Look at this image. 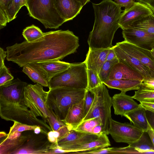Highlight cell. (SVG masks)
<instances>
[{
  "instance_id": "7",
  "label": "cell",
  "mask_w": 154,
  "mask_h": 154,
  "mask_svg": "<svg viewBox=\"0 0 154 154\" xmlns=\"http://www.w3.org/2000/svg\"><path fill=\"white\" fill-rule=\"evenodd\" d=\"M87 70L84 61L72 63L67 69L56 75L49 81V89L64 87L87 89Z\"/></svg>"
},
{
  "instance_id": "55",
  "label": "cell",
  "mask_w": 154,
  "mask_h": 154,
  "mask_svg": "<svg viewBox=\"0 0 154 154\" xmlns=\"http://www.w3.org/2000/svg\"><path fill=\"white\" fill-rule=\"evenodd\" d=\"M84 6L90 1V0H76Z\"/></svg>"
},
{
  "instance_id": "56",
  "label": "cell",
  "mask_w": 154,
  "mask_h": 154,
  "mask_svg": "<svg viewBox=\"0 0 154 154\" xmlns=\"http://www.w3.org/2000/svg\"><path fill=\"white\" fill-rule=\"evenodd\" d=\"M7 134L5 132L2 131L0 132V138L1 139L3 137H5L7 136Z\"/></svg>"
},
{
  "instance_id": "21",
  "label": "cell",
  "mask_w": 154,
  "mask_h": 154,
  "mask_svg": "<svg viewBox=\"0 0 154 154\" xmlns=\"http://www.w3.org/2000/svg\"><path fill=\"white\" fill-rule=\"evenodd\" d=\"M83 100L71 106L65 118L62 120L71 129H75L84 119Z\"/></svg>"
},
{
  "instance_id": "28",
  "label": "cell",
  "mask_w": 154,
  "mask_h": 154,
  "mask_svg": "<svg viewBox=\"0 0 154 154\" xmlns=\"http://www.w3.org/2000/svg\"><path fill=\"white\" fill-rule=\"evenodd\" d=\"M138 29L154 34V14L148 15L134 23L129 28Z\"/></svg>"
},
{
  "instance_id": "41",
  "label": "cell",
  "mask_w": 154,
  "mask_h": 154,
  "mask_svg": "<svg viewBox=\"0 0 154 154\" xmlns=\"http://www.w3.org/2000/svg\"><path fill=\"white\" fill-rule=\"evenodd\" d=\"M113 154L140 153L134 148L128 146L124 147H113Z\"/></svg>"
},
{
  "instance_id": "52",
  "label": "cell",
  "mask_w": 154,
  "mask_h": 154,
  "mask_svg": "<svg viewBox=\"0 0 154 154\" xmlns=\"http://www.w3.org/2000/svg\"><path fill=\"white\" fill-rule=\"evenodd\" d=\"M147 132L154 146V129L152 128L148 122V129Z\"/></svg>"
},
{
  "instance_id": "15",
  "label": "cell",
  "mask_w": 154,
  "mask_h": 154,
  "mask_svg": "<svg viewBox=\"0 0 154 154\" xmlns=\"http://www.w3.org/2000/svg\"><path fill=\"white\" fill-rule=\"evenodd\" d=\"M126 92L121 91L112 97V106L116 115L124 116L125 113L140 106V104H138L134 100L132 97L127 95Z\"/></svg>"
},
{
  "instance_id": "17",
  "label": "cell",
  "mask_w": 154,
  "mask_h": 154,
  "mask_svg": "<svg viewBox=\"0 0 154 154\" xmlns=\"http://www.w3.org/2000/svg\"><path fill=\"white\" fill-rule=\"evenodd\" d=\"M54 1L56 9L66 22L76 17L83 6L76 0H54Z\"/></svg>"
},
{
  "instance_id": "2",
  "label": "cell",
  "mask_w": 154,
  "mask_h": 154,
  "mask_svg": "<svg viewBox=\"0 0 154 154\" xmlns=\"http://www.w3.org/2000/svg\"><path fill=\"white\" fill-rule=\"evenodd\" d=\"M27 83L18 78L0 86V116L7 121L40 126L47 134L52 129L43 119H38L26 105L24 92Z\"/></svg>"
},
{
  "instance_id": "30",
  "label": "cell",
  "mask_w": 154,
  "mask_h": 154,
  "mask_svg": "<svg viewBox=\"0 0 154 154\" xmlns=\"http://www.w3.org/2000/svg\"><path fill=\"white\" fill-rule=\"evenodd\" d=\"M134 99L139 102H154V88L140 87L132 96Z\"/></svg>"
},
{
  "instance_id": "31",
  "label": "cell",
  "mask_w": 154,
  "mask_h": 154,
  "mask_svg": "<svg viewBox=\"0 0 154 154\" xmlns=\"http://www.w3.org/2000/svg\"><path fill=\"white\" fill-rule=\"evenodd\" d=\"M99 125H103L101 119L98 118H94L82 121L74 129L85 133L92 134L93 128Z\"/></svg>"
},
{
  "instance_id": "16",
  "label": "cell",
  "mask_w": 154,
  "mask_h": 154,
  "mask_svg": "<svg viewBox=\"0 0 154 154\" xmlns=\"http://www.w3.org/2000/svg\"><path fill=\"white\" fill-rule=\"evenodd\" d=\"M112 48L119 62L138 72L144 78L150 77L148 69L138 59L116 45Z\"/></svg>"
},
{
  "instance_id": "1",
  "label": "cell",
  "mask_w": 154,
  "mask_h": 154,
  "mask_svg": "<svg viewBox=\"0 0 154 154\" xmlns=\"http://www.w3.org/2000/svg\"><path fill=\"white\" fill-rule=\"evenodd\" d=\"M79 45L78 37L72 31H51L34 41L26 40L7 47L6 58L23 67L31 63L62 60L75 52Z\"/></svg>"
},
{
  "instance_id": "40",
  "label": "cell",
  "mask_w": 154,
  "mask_h": 154,
  "mask_svg": "<svg viewBox=\"0 0 154 154\" xmlns=\"http://www.w3.org/2000/svg\"><path fill=\"white\" fill-rule=\"evenodd\" d=\"M113 147H108L101 148L92 150L75 152V153L82 154H113L112 149Z\"/></svg>"
},
{
  "instance_id": "36",
  "label": "cell",
  "mask_w": 154,
  "mask_h": 154,
  "mask_svg": "<svg viewBox=\"0 0 154 154\" xmlns=\"http://www.w3.org/2000/svg\"><path fill=\"white\" fill-rule=\"evenodd\" d=\"M87 89L91 90L103 83L100 79L98 74L92 69H87Z\"/></svg>"
},
{
  "instance_id": "10",
  "label": "cell",
  "mask_w": 154,
  "mask_h": 154,
  "mask_svg": "<svg viewBox=\"0 0 154 154\" xmlns=\"http://www.w3.org/2000/svg\"><path fill=\"white\" fill-rule=\"evenodd\" d=\"M51 143L47 134L41 132L32 133L29 138L13 154H48Z\"/></svg>"
},
{
  "instance_id": "38",
  "label": "cell",
  "mask_w": 154,
  "mask_h": 154,
  "mask_svg": "<svg viewBox=\"0 0 154 154\" xmlns=\"http://www.w3.org/2000/svg\"><path fill=\"white\" fill-rule=\"evenodd\" d=\"M94 97V93L92 91L87 90L83 100L84 118L87 114L91 107Z\"/></svg>"
},
{
  "instance_id": "9",
  "label": "cell",
  "mask_w": 154,
  "mask_h": 154,
  "mask_svg": "<svg viewBox=\"0 0 154 154\" xmlns=\"http://www.w3.org/2000/svg\"><path fill=\"white\" fill-rule=\"evenodd\" d=\"M143 132L133 124L121 123L112 118L110 120L109 134L116 142L131 145L138 140Z\"/></svg>"
},
{
  "instance_id": "39",
  "label": "cell",
  "mask_w": 154,
  "mask_h": 154,
  "mask_svg": "<svg viewBox=\"0 0 154 154\" xmlns=\"http://www.w3.org/2000/svg\"><path fill=\"white\" fill-rule=\"evenodd\" d=\"M14 78L5 66L0 68V86L13 80Z\"/></svg>"
},
{
  "instance_id": "44",
  "label": "cell",
  "mask_w": 154,
  "mask_h": 154,
  "mask_svg": "<svg viewBox=\"0 0 154 154\" xmlns=\"http://www.w3.org/2000/svg\"><path fill=\"white\" fill-rule=\"evenodd\" d=\"M140 104L146 110L154 112V102L143 101L140 102Z\"/></svg>"
},
{
  "instance_id": "20",
  "label": "cell",
  "mask_w": 154,
  "mask_h": 154,
  "mask_svg": "<svg viewBox=\"0 0 154 154\" xmlns=\"http://www.w3.org/2000/svg\"><path fill=\"white\" fill-rule=\"evenodd\" d=\"M109 80L132 79L142 80L144 77L140 73L119 61L110 72Z\"/></svg>"
},
{
  "instance_id": "29",
  "label": "cell",
  "mask_w": 154,
  "mask_h": 154,
  "mask_svg": "<svg viewBox=\"0 0 154 154\" xmlns=\"http://www.w3.org/2000/svg\"><path fill=\"white\" fill-rule=\"evenodd\" d=\"M44 33L38 27L32 25L23 30L22 35L26 40L30 42L42 37Z\"/></svg>"
},
{
  "instance_id": "26",
  "label": "cell",
  "mask_w": 154,
  "mask_h": 154,
  "mask_svg": "<svg viewBox=\"0 0 154 154\" xmlns=\"http://www.w3.org/2000/svg\"><path fill=\"white\" fill-rule=\"evenodd\" d=\"M146 132H143L138 140L129 145L140 153H154V146L150 138L148 137Z\"/></svg>"
},
{
  "instance_id": "19",
  "label": "cell",
  "mask_w": 154,
  "mask_h": 154,
  "mask_svg": "<svg viewBox=\"0 0 154 154\" xmlns=\"http://www.w3.org/2000/svg\"><path fill=\"white\" fill-rule=\"evenodd\" d=\"M88 134L71 129L54 143L59 148L63 149L70 146L81 144L88 140Z\"/></svg>"
},
{
  "instance_id": "11",
  "label": "cell",
  "mask_w": 154,
  "mask_h": 154,
  "mask_svg": "<svg viewBox=\"0 0 154 154\" xmlns=\"http://www.w3.org/2000/svg\"><path fill=\"white\" fill-rule=\"evenodd\" d=\"M153 13L145 4L139 1L135 2L121 13L119 21L120 28L122 30L128 28L134 23Z\"/></svg>"
},
{
  "instance_id": "25",
  "label": "cell",
  "mask_w": 154,
  "mask_h": 154,
  "mask_svg": "<svg viewBox=\"0 0 154 154\" xmlns=\"http://www.w3.org/2000/svg\"><path fill=\"white\" fill-rule=\"evenodd\" d=\"M111 145L107 134L104 133L97 138L78 146L72 149L74 152L89 151L107 147Z\"/></svg>"
},
{
  "instance_id": "27",
  "label": "cell",
  "mask_w": 154,
  "mask_h": 154,
  "mask_svg": "<svg viewBox=\"0 0 154 154\" xmlns=\"http://www.w3.org/2000/svg\"><path fill=\"white\" fill-rule=\"evenodd\" d=\"M22 71L34 82L48 87V81L41 73L29 64L24 65Z\"/></svg>"
},
{
  "instance_id": "57",
  "label": "cell",
  "mask_w": 154,
  "mask_h": 154,
  "mask_svg": "<svg viewBox=\"0 0 154 154\" xmlns=\"http://www.w3.org/2000/svg\"><path fill=\"white\" fill-rule=\"evenodd\" d=\"M22 7L25 6H26L27 0H21Z\"/></svg>"
},
{
  "instance_id": "13",
  "label": "cell",
  "mask_w": 154,
  "mask_h": 154,
  "mask_svg": "<svg viewBox=\"0 0 154 154\" xmlns=\"http://www.w3.org/2000/svg\"><path fill=\"white\" fill-rule=\"evenodd\" d=\"M124 40L140 48L151 50L154 47V34L133 28L122 30Z\"/></svg>"
},
{
  "instance_id": "8",
  "label": "cell",
  "mask_w": 154,
  "mask_h": 154,
  "mask_svg": "<svg viewBox=\"0 0 154 154\" xmlns=\"http://www.w3.org/2000/svg\"><path fill=\"white\" fill-rule=\"evenodd\" d=\"M48 93L43 89V86L38 83L28 84L24 92L26 105L36 117H42L47 123L49 116L47 103Z\"/></svg>"
},
{
  "instance_id": "32",
  "label": "cell",
  "mask_w": 154,
  "mask_h": 154,
  "mask_svg": "<svg viewBox=\"0 0 154 154\" xmlns=\"http://www.w3.org/2000/svg\"><path fill=\"white\" fill-rule=\"evenodd\" d=\"M119 62L118 59L111 60H106L102 65L98 76L103 83L109 80V76L114 66Z\"/></svg>"
},
{
  "instance_id": "3",
  "label": "cell",
  "mask_w": 154,
  "mask_h": 154,
  "mask_svg": "<svg viewBox=\"0 0 154 154\" xmlns=\"http://www.w3.org/2000/svg\"><path fill=\"white\" fill-rule=\"evenodd\" d=\"M94 22L88 39L91 48L107 49L113 47L114 34L120 28L119 19L121 7L112 0H103L98 4L92 3Z\"/></svg>"
},
{
  "instance_id": "12",
  "label": "cell",
  "mask_w": 154,
  "mask_h": 154,
  "mask_svg": "<svg viewBox=\"0 0 154 154\" xmlns=\"http://www.w3.org/2000/svg\"><path fill=\"white\" fill-rule=\"evenodd\" d=\"M117 45L138 59L148 69L150 77H154V58L151 50L145 49L125 41Z\"/></svg>"
},
{
  "instance_id": "48",
  "label": "cell",
  "mask_w": 154,
  "mask_h": 154,
  "mask_svg": "<svg viewBox=\"0 0 154 154\" xmlns=\"http://www.w3.org/2000/svg\"><path fill=\"white\" fill-rule=\"evenodd\" d=\"M92 133L99 136L105 133L103 125H99L95 126L93 129Z\"/></svg>"
},
{
  "instance_id": "51",
  "label": "cell",
  "mask_w": 154,
  "mask_h": 154,
  "mask_svg": "<svg viewBox=\"0 0 154 154\" xmlns=\"http://www.w3.org/2000/svg\"><path fill=\"white\" fill-rule=\"evenodd\" d=\"M146 5L154 13V0H137Z\"/></svg>"
},
{
  "instance_id": "47",
  "label": "cell",
  "mask_w": 154,
  "mask_h": 154,
  "mask_svg": "<svg viewBox=\"0 0 154 154\" xmlns=\"http://www.w3.org/2000/svg\"><path fill=\"white\" fill-rule=\"evenodd\" d=\"M8 23V20L6 15L0 12V29L5 27Z\"/></svg>"
},
{
  "instance_id": "42",
  "label": "cell",
  "mask_w": 154,
  "mask_h": 154,
  "mask_svg": "<svg viewBox=\"0 0 154 154\" xmlns=\"http://www.w3.org/2000/svg\"><path fill=\"white\" fill-rule=\"evenodd\" d=\"M141 87L154 88V77L144 78L142 80Z\"/></svg>"
},
{
  "instance_id": "43",
  "label": "cell",
  "mask_w": 154,
  "mask_h": 154,
  "mask_svg": "<svg viewBox=\"0 0 154 154\" xmlns=\"http://www.w3.org/2000/svg\"><path fill=\"white\" fill-rule=\"evenodd\" d=\"M114 2L120 7L125 8L129 7L135 2L134 0H115Z\"/></svg>"
},
{
  "instance_id": "22",
  "label": "cell",
  "mask_w": 154,
  "mask_h": 154,
  "mask_svg": "<svg viewBox=\"0 0 154 154\" xmlns=\"http://www.w3.org/2000/svg\"><path fill=\"white\" fill-rule=\"evenodd\" d=\"M25 132L23 131L21 136L17 138L10 139L5 137L1 140L0 154H13L29 138L32 133Z\"/></svg>"
},
{
  "instance_id": "49",
  "label": "cell",
  "mask_w": 154,
  "mask_h": 154,
  "mask_svg": "<svg viewBox=\"0 0 154 154\" xmlns=\"http://www.w3.org/2000/svg\"><path fill=\"white\" fill-rule=\"evenodd\" d=\"M7 53L6 51H5L2 48H0V68L5 66V60L6 57Z\"/></svg>"
},
{
  "instance_id": "34",
  "label": "cell",
  "mask_w": 154,
  "mask_h": 154,
  "mask_svg": "<svg viewBox=\"0 0 154 154\" xmlns=\"http://www.w3.org/2000/svg\"><path fill=\"white\" fill-rule=\"evenodd\" d=\"M48 109L49 116L47 119V123L52 131H57L62 127L66 125L52 109L48 107Z\"/></svg>"
},
{
  "instance_id": "46",
  "label": "cell",
  "mask_w": 154,
  "mask_h": 154,
  "mask_svg": "<svg viewBox=\"0 0 154 154\" xmlns=\"http://www.w3.org/2000/svg\"><path fill=\"white\" fill-rule=\"evenodd\" d=\"M12 1V0H0V12L6 14V10Z\"/></svg>"
},
{
  "instance_id": "53",
  "label": "cell",
  "mask_w": 154,
  "mask_h": 154,
  "mask_svg": "<svg viewBox=\"0 0 154 154\" xmlns=\"http://www.w3.org/2000/svg\"><path fill=\"white\" fill-rule=\"evenodd\" d=\"M22 132H15L12 133L8 137H5L7 138L10 139H14L17 138L21 136L22 134Z\"/></svg>"
},
{
  "instance_id": "58",
  "label": "cell",
  "mask_w": 154,
  "mask_h": 154,
  "mask_svg": "<svg viewBox=\"0 0 154 154\" xmlns=\"http://www.w3.org/2000/svg\"><path fill=\"white\" fill-rule=\"evenodd\" d=\"M151 52L152 54V55L154 58V49H152V50H151Z\"/></svg>"
},
{
  "instance_id": "59",
  "label": "cell",
  "mask_w": 154,
  "mask_h": 154,
  "mask_svg": "<svg viewBox=\"0 0 154 154\" xmlns=\"http://www.w3.org/2000/svg\"><path fill=\"white\" fill-rule=\"evenodd\" d=\"M153 49H154V47L153 48Z\"/></svg>"
},
{
  "instance_id": "54",
  "label": "cell",
  "mask_w": 154,
  "mask_h": 154,
  "mask_svg": "<svg viewBox=\"0 0 154 154\" xmlns=\"http://www.w3.org/2000/svg\"><path fill=\"white\" fill-rule=\"evenodd\" d=\"M33 132L35 134H39L42 132V130L41 128L39 126H37L34 129Z\"/></svg>"
},
{
  "instance_id": "24",
  "label": "cell",
  "mask_w": 154,
  "mask_h": 154,
  "mask_svg": "<svg viewBox=\"0 0 154 154\" xmlns=\"http://www.w3.org/2000/svg\"><path fill=\"white\" fill-rule=\"evenodd\" d=\"M142 80L132 79L109 80L103 83L109 88L121 91L138 90L141 87Z\"/></svg>"
},
{
  "instance_id": "23",
  "label": "cell",
  "mask_w": 154,
  "mask_h": 154,
  "mask_svg": "<svg viewBox=\"0 0 154 154\" xmlns=\"http://www.w3.org/2000/svg\"><path fill=\"white\" fill-rule=\"evenodd\" d=\"M124 116L128 119L134 125L144 132H147L148 122L146 110L141 105L138 108L125 113Z\"/></svg>"
},
{
  "instance_id": "33",
  "label": "cell",
  "mask_w": 154,
  "mask_h": 154,
  "mask_svg": "<svg viewBox=\"0 0 154 154\" xmlns=\"http://www.w3.org/2000/svg\"><path fill=\"white\" fill-rule=\"evenodd\" d=\"M22 7L21 0H12L5 11L8 23L15 19L17 14Z\"/></svg>"
},
{
  "instance_id": "45",
  "label": "cell",
  "mask_w": 154,
  "mask_h": 154,
  "mask_svg": "<svg viewBox=\"0 0 154 154\" xmlns=\"http://www.w3.org/2000/svg\"><path fill=\"white\" fill-rule=\"evenodd\" d=\"M146 115L148 122L154 129V112L146 110Z\"/></svg>"
},
{
  "instance_id": "5",
  "label": "cell",
  "mask_w": 154,
  "mask_h": 154,
  "mask_svg": "<svg viewBox=\"0 0 154 154\" xmlns=\"http://www.w3.org/2000/svg\"><path fill=\"white\" fill-rule=\"evenodd\" d=\"M26 7L29 15L46 29H56L66 22L56 9L54 0H27Z\"/></svg>"
},
{
  "instance_id": "35",
  "label": "cell",
  "mask_w": 154,
  "mask_h": 154,
  "mask_svg": "<svg viewBox=\"0 0 154 154\" xmlns=\"http://www.w3.org/2000/svg\"><path fill=\"white\" fill-rule=\"evenodd\" d=\"M70 129L66 125L57 131H50L47 134L48 139L51 143H56Z\"/></svg>"
},
{
  "instance_id": "18",
  "label": "cell",
  "mask_w": 154,
  "mask_h": 154,
  "mask_svg": "<svg viewBox=\"0 0 154 154\" xmlns=\"http://www.w3.org/2000/svg\"><path fill=\"white\" fill-rule=\"evenodd\" d=\"M110 48H89L86 59L84 61L87 69H92L98 74L102 65L106 60L107 56Z\"/></svg>"
},
{
  "instance_id": "37",
  "label": "cell",
  "mask_w": 154,
  "mask_h": 154,
  "mask_svg": "<svg viewBox=\"0 0 154 154\" xmlns=\"http://www.w3.org/2000/svg\"><path fill=\"white\" fill-rule=\"evenodd\" d=\"M38 126L30 125L20 122H14L13 125L10 127L8 133L6 137H8L15 132H22L27 131H34Z\"/></svg>"
},
{
  "instance_id": "4",
  "label": "cell",
  "mask_w": 154,
  "mask_h": 154,
  "mask_svg": "<svg viewBox=\"0 0 154 154\" xmlns=\"http://www.w3.org/2000/svg\"><path fill=\"white\" fill-rule=\"evenodd\" d=\"M87 90L64 87L49 89L47 105L61 120L63 119L69 108L83 99Z\"/></svg>"
},
{
  "instance_id": "50",
  "label": "cell",
  "mask_w": 154,
  "mask_h": 154,
  "mask_svg": "<svg viewBox=\"0 0 154 154\" xmlns=\"http://www.w3.org/2000/svg\"><path fill=\"white\" fill-rule=\"evenodd\" d=\"M117 59V56L112 47L110 48L107 56L106 60H111Z\"/></svg>"
},
{
  "instance_id": "14",
  "label": "cell",
  "mask_w": 154,
  "mask_h": 154,
  "mask_svg": "<svg viewBox=\"0 0 154 154\" xmlns=\"http://www.w3.org/2000/svg\"><path fill=\"white\" fill-rule=\"evenodd\" d=\"M72 63L57 60L46 61L28 64L41 73L49 82L55 75L67 69Z\"/></svg>"
},
{
  "instance_id": "6",
  "label": "cell",
  "mask_w": 154,
  "mask_h": 154,
  "mask_svg": "<svg viewBox=\"0 0 154 154\" xmlns=\"http://www.w3.org/2000/svg\"><path fill=\"white\" fill-rule=\"evenodd\" d=\"M90 90L94 93V98L88 112L82 121L94 118H100L104 133L108 135L110 120L112 118L111 110L112 106V97L103 83Z\"/></svg>"
}]
</instances>
